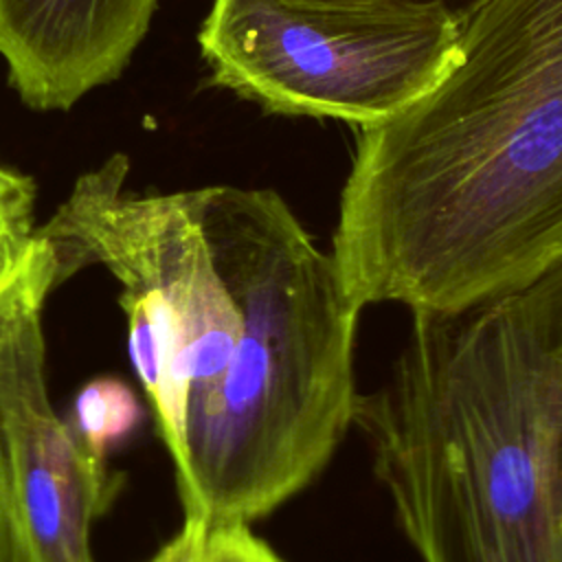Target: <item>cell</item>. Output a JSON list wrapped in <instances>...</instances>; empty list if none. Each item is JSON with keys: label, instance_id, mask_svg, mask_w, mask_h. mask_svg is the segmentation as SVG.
I'll return each mask as SVG.
<instances>
[{"label": "cell", "instance_id": "obj_1", "mask_svg": "<svg viewBox=\"0 0 562 562\" xmlns=\"http://www.w3.org/2000/svg\"><path fill=\"white\" fill-rule=\"evenodd\" d=\"M331 257L364 310L454 312L562 263V0H483L443 75L362 127Z\"/></svg>", "mask_w": 562, "mask_h": 562}, {"label": "cell", "instance_id": "obj_2", "mask_svg": "<svg viewBox=\"0 0 562 562\" xmlns=\"http://www.w3.org/2000/svg\"><path fill=\"white\" fill-rule=\"evenodd\" d=\"M353 426L422 562H562V263L413 312Z\"/></svg>", "mask_w": 562, "mask_h": 562}, {"label": "cell", "instance_id": "obj_3", "mask_svg": "<svg viewBox=\"0 0 562 562\" xmlns=\"http://www.w3.org/2000/svg\"><path fill=\"white\" fill-rule=\"evenodd\" d=\"M193 193L239 331L222 373L189 397L176 481L184 516L250 525L314 483L356 424L362 307L277 191Z\"/></svg>", "mask_w": 562, "mask_h": 562}, {"label": "cell", "instance_id": "obj_4", "mask_svg": "<svg viewBox=\"0 0 562 562\" xmlns=\"http://www.w3.org/2000/svg\"><path fill=\"white\" fill-rule=\"evenodd\" d=\"M459 20L402 0H213L198 44L211 81L266 112L375 125L454 57Z\"/></svg>", "mask_w": 562, "mask_h": 562}, {"label": "cell", "instance_id": "obj_5", "mask_svg": "<svg viewBox=\"0 0 562 562\" xmlns=\"http://www.w3.org/2000/svg\"><path fill=\"white\" fill-rule=\"evenodd\" d=\"M48 239L33 233L29 259L0 307V470L9 562H92L90 531L119 483L55 413L46 384L42 312L66 281Z\"/></svg>", "mask_w": 562, "mask_h": 562}, {"label": "cell", "instance_id": "obj_6", "mask_svg": "<svg viewBox=\"0 0 562 562\" xmlns=\"http://www.w3.org/2000/svg\"><path fill=\"white\" fill-rule=\"evenodd\" d=\"M127 176L130 158L112 154L75 180L37 233L53 244L66 277L101 263L125 290H151L169 301L184 331L191 397L226 367L239 310L211 252L193 189L138 193Z\"/></svg>", "mask_w": 562, "mask_h": 562}, {"label": "cell", "instance_id": "obj_7", "mask_svg": "<svg viewBox=\"0 0 562 562\" xmlns=\"http://www.w3.org/2000/svg\"><path fill=\"white\" fill-rule=\"evenodd\" d=\"M158 0H0V57L20 101L66 112L123 75Z\"/></svg>", "mask_w": 562, "mask_h": 562}, {"label": "cell", "instance_id": "obj_8", "mask_svg": "<svg viewBox=\"0 0 562 562\" xmlns=\"http://www.w3.org/2000/svg\"><path fill=\"white\" fill-rule=\"evenodd\" d=\"M143 408L136 393L119 378H94L81 386L72 406L70 430L97 459L108 457L140 424Z\"/></svg>", "mask_w": 562, "mask_h": 562}, {"label": "cell", "instance_id": "obj_9", "mask_svg": "<svg viewBox=\"0 0 562 562\" xmlns=\"http://www.w3.org/2000/svg\"><path fill=\"white\" fill-rule=\"evenodd\" d=\"M35 231V182L13 169L0 167V244Z\"/></svg>", "mask_w": 562, "mask_h": 562}, {"label": "cell", "instance_id": "obj_10", "mask_svg": "<svg viewBox=\"0 0 562 562\" xmlns=\"http://www.w3.org/2000/svg\"><path fill=\"white\" fill-rule=\"evenodd\" d=\"M204 562H283L279 553L257 538L248 525H215L209 531Z\"/></svg>", "mask_w": 562, "mask_h": 562}, {"label": "cell", "instance_id": "obj_11", "mask_svg": "<svg viewBox=\"0 0 562 562\" xmlns=\"http://www.w3.org/2000/svg\"><path fill=\"white\" fill-rule=\"evenodd\" d=\"M211 525L200 516H184L178 533L149 562H204Z\"/></svg>", "mask_w": 562, "mask_h": 562}, {"label": "cell", "instance_id": "obj_12", "mask_svg": "<svg viewBox=\"0 0 562 562\" xmlns=\"http://www.w3.org/2000/svg\"><path fill=\"white\" fill-rule=\"evenodd\" d=\"M35 233V231H33ZM33 233L11 239L7 244H0V307L9 294V290L13 288V283L18 281L29 252H31V244H33Z\"/></svg>", "mask_w": 562, "mask_h": 562}, {"label": "cell", "instance_id": "obj_13", "mask_svg": "<svg viewBox=\"0 0 562 562\" xmlns=\"http://www.w3.org/2000/svg\"><path fill=\"white\" fill-rule=\"evenodd\" d=\"M402 2H411V4H424V7H439L443 11H448L450 15H454L459 22L472 11L476 9L483 0H402Z\"/></svg>", "mask_w": 562, "mask_h": 562}, {"label": "cell", "instance_id": "obj_14", "mask_svg": "<svg viewBox=\"0 0 562 562\" xmlns=\"http://www.w3.org/2000/svg\"><path fill=\"white\" fill-rule=\"evenodd\" d=\"M0 562H9V533H7V509H4L2 470H0Z\"/></svg>", "mask_w": 562, "mask_h": 562}]
</instances>
